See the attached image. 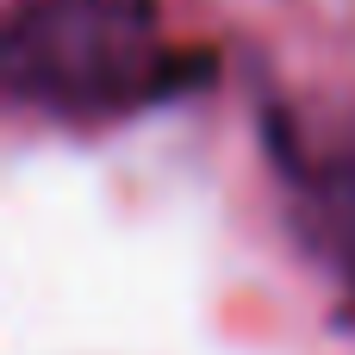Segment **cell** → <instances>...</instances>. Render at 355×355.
Returning a JSON list of instances; mask_svg holds the SVG:
<instances>
[{
  "instance_id": "6da1fadb",
  "label": "cell",
  "mask_w": 355,
  "mask_h": 355,
  "mask_svg": "<svg viewBox=\"0 0 355 355\" xmlns=\"http://www.w3.org/2000/svg\"><path fill=\"white\" fill-rule=\"evenodd\" d=\"M6 94L56 119L137 112L193 81L156 0H12L0 31Z\"/></svg>"
},
{
  "instance_id": "7a4b0ae2",
  "label": "cell",
  "mask_w": 355,
  "mask_h": 355,
  "mask_svg": "<svg viewBox=\"0 0 355 355\" xmlns=\"http://www.w3.org/2000/svg\"><path fill=\"white\" fill-rule=\"evenodd\" d=\"M300 231L355 306V150L300 162Z\"/></svg>"
}]
</instances>
